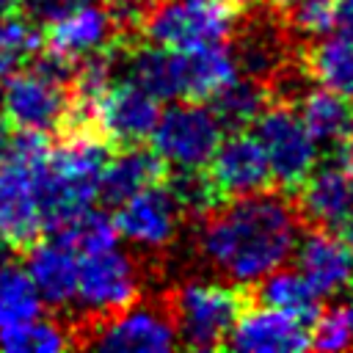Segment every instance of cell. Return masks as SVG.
I'll use <instances>...</instances> for the list:
<instances>
[{
    "mask_svg": "<svg viewBox=\"0 0 353 353\" xmlns=\"http://www.w3.org/2000/svg\"><path fill=\"white\" fill-rule=\"evenodd\" d=\"M298 237L295 207L281 196L259 190L234 196L229 204L204 215L196 245L212 270L245 287L287 265Z\"/></svg>",
    "mask_w": 353,
    "mask_h": 353,
    "instance_id": "6da1fadb",
    "label": "cell"
},
{
    "mask_svg": "<svg viewBox=\"0 0 353 353\" xmlns=\"http://www.w3.org/2000/svg\"><path fill=\"white\" fill-rule=\"evenodd\" d=\"M108 160L105 138L77 127L69 138L47 152L39 174V207L44 229L55 232L99 199V176Z\"/></svg>",
    "mask_w": 353,
    "mask_h": 353,
    "instance_id": "7a4b0ae2",
    "label": "cell"
},
{
    "mask_svg": "<svg viewBox=\"0 0 353 353\" xmlns=\"http://www.w3.org/2000/svg\"><path fill=\"white\" fill-rule=\"evenodd\" d=\"M47 152L50 146L44 132L19 130L11 135L8 154L0 163V243L6 248L30 245L44 229L39 207V174Z\"/></svg>",
    "mask_w": 353,
    "mask_h": 353,
    "instance_id": "3957f363",
    "label": "cell"
},
{
    "mask_svg": "<svg viewBox=\"0 0 353 353\" xmlns=\"http://www.w3.org/2000/svg\"><path fill=\"white\" fill-rule=\"evenodd\" d=\"M243 312V292L234 281L188 279L171 295V323L176 342L190 350H212L226 345V336Z\"/></svg>",
    "mask_w": 353,
    "mask_h": 353,
    "instance_id": "277c9868",
    "label": "cell"
},
{
    "mask_svg": "<svg viewBox=\"0 0 353 353\" xmlns=\"http://www.w3.org/2000/svg\"><path fill=\"white\" fill-rule=\"evenodd\" d=\"M141 28L149 44L190 52L226 41L234 28V8L223 0H160L141 17Z\"/></svg>",
    "mask_w": 353,
    "mask_h": 353,
    "instance_id": "5b68a950",
    "label": "cell"
},
{
    "mask_svg": "<svg viewBox=\"0 0 353 353\" xmlns=\"http://www.w3.org/2000/svg\"><path fill=\"white\" fill-rule=\"evenodd\" d=\"M226 127L212 108L199 99H182L160 110L149 138L152 152L176 171L204 168L221 143Z\"/></svg>",
    "mask_w": 353,
    "mask_h": 353,
    "instance_id": "8992f818",
    "label": "cell"
},
{
    "mask_svg": "<svg viewBox=\"0 0 353 353\" xmlns=\"http://www.w3.org/2000/svg\"><path fill=\"white\" fill-rule=\"evenodd\" d=\"M138 295H141L138 262L119 245L77 256V284L72 301L77 312L105 320L121 312L124 306L135 303Z\"/></svg>",
    "mask_w": 353,
    "mask_h": 353,
    "instance_id": "52a82bcc",
    "label": "cell"
},
{
    "mask_svg": "<svg viewBox=\"0 0 353 353\" xmlns=\"http://www.w3.org/2000/svg\"><path fill=\"white\" fill-rule=\"evenodd\" d=\"M254 138L265 152L273 182L281 188L295 190L320 160V146L292 105H265L254 119Z\"/></svg>",
    "mask_w": 353,
    "mask_h": 353,
    "instance_id": "ba28073f",
    "label": "cell"
},
{
    "mask_svg": "<svg viewBox=\"0 0 353 353\" xmlns=\"http://www.w3.org/2000/svg\"><path fill=\"white\" fill-rule=\"evenodd\" d=\"M0 110L8 124L28 132L58 130L69 116L66 83L39 72L36 66H22L6 80H0Z\"/></svg>",
    "mask_w": 353,
    "mask_h": 353,
    "instance_id": "9c48e42d",
    "label": "cell"
},
{
    "mask_svg": "<svg viewBox=\"0 0 353 353\" xmlns=\"http://www.w3.org/2000/svg\"><path fill=\"white\" fill-rule=\"evenodd\" d=\"M116 207V232L138 251H163L179 234L182 207L163 182L132 193Z\"/></svg>",
    "mask_w": 353,
    "mask_h": 353,
    "instance_id": "30bf717a",
    "label": "cell"
},
{
    "mask_svg": "<svg viewBox=\"0 0 353 353\" xmlns=\"http://www.w3.org/2000/svg\"><path fill=\"white\" fill-rule=\"evenodd\" d=\"M91 345L110 353H168L174 350L176 331L171 317L149 303H130L102 320Z\"/></svg>",
    "mask_w": 353,
    "mask_h": 353,
    "instance_id": "8fae6325",
    "label": "cell"
},
{
    "mask_svg": "<svg viewBox=\"0 0 353 353\" xmlns=\"http://www.w3.org/2000/svg\"><path fill=\"white\" fill-rule=\"evenodd\" d=\"M160 116V99L130 80H113L110 88L91 108V124L110 143L130 146L149 138Z\"/></svg>",
    "mask_w": 353,
    "mask_h": 353,
    "instance_id": "7c38bea8",
    "label": "cell"
},
{
    "mask_svg": "<svg viewBox=\"0 0 353 353\" xmlns=\"http://www.w3.org/2000/svg\"><path fill=\"white\" fill-rule=\"evenodd\" d=\"M204 168L215 182V188L223 193V199L259 193L268 190L273 182L259 141L254 138V132L245 130H234L232 135H223Z\"/></svg>",
    "mask_w": 353,
    "mask_h": 353,
    "instance_id": "4fadbf2b",
    "label": "cell"
},
{
    "mask_svg": "<svg viewBox=\"0 0 353 353\" xmlns=\"http://www.w3.org/2000/svg\"><path fill=\"white\" fill-rule=\"evenodd\" d=\"M226 345L240 353H295L309 347V328L303 320L270 306H254L237 314Z\"/></svg>",
    "mask_w": 353,
    "mask_h": 353,
    "instance_id": "5bb4252c",
    "label": "cell"
},
{
    "mask_svg": "<svg viewBox=\"0 0 353 353\" xmlns=\"http://www.w3.org/2000/svg\"><path fill=\"white\" fill-rule=\"evenodd\" d=\"M295 268L320 298L345 292L353 284V248L331 229H314L295 243Z\"/></svg>",
    "mask_w": 353,
    "mask_h": 353,
    "instance_id": "9a60e30c",
    "label": "cell"
},
{
    "mask_svg": "<svg viewBox=\"0 0 353 353\" xmlns=\"http://www.w3.org/2000/svg\"><path fill=\"white\" fill-rule=\"evenodd\" d=\"M298 207L317 229H342L353 218V171L339 160L314 165L295 188Z\"/></svg>",
    "mask_w": 353,
    "mask_h": 353,
    "instance_id": "2e32d148",
    "label": "cell"
},
{
    "mask_svg": "<svg viewBox=\"0 0 353 353\" xmlns=\"http://www.w3.org/2000/svg\"><path fill=\"white\" fill-rule=\"evenodd\" d=\"M47 28V50L63 55L66 61L77 63L105 47H110L116 19L110 8H102L99 3H77L61 11Z\"/></svg>",
    "mask_w": 353,
    "mask_h": 353,
    "instance_id": "e0dca14e",
    "label": "cell"
},
{
    "mask_svg": "<svg viewBox=\"0 0 353 353\" xmlns=\"http://www.w3.org/2000/svg\"><path fill=\"white\" fill-rule=\"evenodd\" d=\"M77 251L63 243L61 237L50 240H33L25 270L41 298V303L52 309H66L74 301V284H77Z\"/></svg>",
    "mask_w": 353,
    "mask_h": 353,
    "instance_id": "ac0fdd59",
    "label": "cell"
},
{
    "mask_svg": "<svg viewBox=\"0 0 353 353\" xmlns=\"http://www.w3.org/2000/svg\"><path fill=\"white\" fill-rule=\"evenodd\" d=\"M165 163L152 152L141 149L138 143L121 146V152L108 154L99 176V199L108 204H121L132 193L163 182Z\"/></svg>",
    "mask_w": 353,
    "mask_h": 353,
    "instance_id": "d6986e66",
    "label": "cell"
},
{
    "mask_svg": "<svg viewBox=\"0 0 353 353\" xmlns=\"http://www.w3.org/2000/svg\"><path fill=\"white\" fill-rule=\"evenodd\" d=\"M179 69V99H212L226 83H232L240 69L234 52L221 44H207L190 52H176Z\"/></svg>",
    "mask_w": 353,
    "mask_h": 353,
    "instance_id": "ffe728a7",
    "label": "cell"
},
{
    "mask_svg": "<svg viewBox=\"0 0 353 353\" xmlns=\"http://www.w3.org/2000/svg\"><path fill=\"white\" fill-rule=\"evenodd\" d=\"M298 116L317 146H339L353 132V108L328 88H306L298 97Z\"/></svg>",
    "mask_w": 353,
    "mask_h": 353,
    "instance_id": "44dd1931",
    "label": "cell"
},
{
    "mask_svg": "<svg viewBox=\"0 0 353 353\" xmlns=\"http://www.w3.org/2000/svg\"><path fill=\"white\" fill-rule=\"evenodd\" d=\"M306 72L320 85L353 99V33H323L306 52Z\"/></svg>",
    "mask_w": 353,
    "mask_h": 353,
    "instance_id": "7402d4cb",
    "label": "cell"
},
{
    "mask_svg": "<svg viewBox=\"0 0 353 353\" xmlns=\"http://www.w3.org/2000/svg\"><path fill=\"white\" fill-rule=\"evenodd\" d=\"M119 72L154 99H179V69L174 50L157 44L135 47L124 58L119 55Z\"/></svg>",
    "mask_w": 353,
    "mask_h": 353,
    "instance_id": "603a6c76",
    "label": "cell"
},
{
    "mask_svg": "<svg viewBox=\"0 0 353 353\" xmlns=\"http://www.w3.org/2000/svg\"><path fill=\"white\" fill-rule=\"evenodd\" d=\"M259 301L270 309H279L284 314H292L303 323H312V317L320 312V295L317 290L301 276V270L290 268H276L259 281Z\"/></svg>",
    "mask_w": 353,
    "mask_h": 353,
    "instance_id": "cb8c5ba5",
    "label": "cell"
},
{
    "mask_svg": "<svg viewBox=\"0 0 353 353\" xmlns=\"http://www.w3.org/2000/svg\"><path fill=\"white\" fill-rule=\"evenodd\" d=\"M41 306L44 303H41L25 265L0 259V331L39 317Z\"/></svg>",
    "mask_w": 353,
    "mask_h": 353,
    "instance_id": "d4e9b609",
    "label": "cell"
},
{
    "mask_svg": "<svg viewBox=\"0 0 353 353\" xmlns=\"http://www.w3.org/2000/svg\"><path fill=\"white\" fill-rule=\"evenodd\" d=\"M265 105H268V91L262 80L248 74L243 77L237 74L212 97L215 116L221 119L223 127H232V130H245L248 124H254V119L262 113Z\"/></svg>",
    "mask_w": 353,
    "mask_h": 353,
    "instance_id": "484cf974",
    "label": "cell"
},
{
    "mask_svg": "<svg viewBox=\"0 0 353 353\" xmlns=\"http://www.w3.org/2000/svg\"><path fill=\"white\" fill-rule=\"evenodd\" d=\"M69 345H72L69 328L41 314L22 325L0 331V350L6 353H61Z\"/></svg>",
    "mask_w": 353,
    "mask_h": 353,
    "instance_id": "4316f807",
    "label": "cell"
},
{
    "mask_svg": "<svg viewBox=\"0 0 353 353\" xmlns=\"http://www.w3.org/2000/svg\"><path fill=\"white\" fill-rule=\"evenodd\" d=\"M55 237H61L63 243H69L77 254H91V251H102V248H110L116 245L119 240V232H116V223L108 212L97 210V207H88L83 210L80 215H74L72 221H66L61 229L52 232Z\"/></svg>",
    "mask_w": 353,
    "mask_h": 353,
    "instance_id": "83f0119b",
    "label": "cell"
},
{
    "mask_svg": "<svg viewBox=\"0 0 353 353\" xmlns=\"http://www.w3.org/2000/svg\"><path fill=\"white\" fill-rule=\"evenodd\" d=\"M41 50V30L28 17H6L0 22V80L22 69Z\"/></svg>",
    "mask_w": 353,
    "mask_h": 353,
    "instance_id": "f1b7e54d",
    "label": "cell"
},
{
    "mask_svg": "<svg viewBox=\"0 0 353 353\" xmlns=\"http://www.w3.org/2000/svg\"><path fill=\"white\" fill-rule=\"evenodd\" d=\"M168 190L174 193L182 212H190L196 218H204V215H210L212 210H218L223 204V193L215 188V182L210 179V174L204 168L176 171Z\"/></svg>",
    "mask_w": 353,
    "mask_h": 353,
    "instance_id": "f546056e",
    "label": "cell"
},
{
    "mask_svg": "<svg viewBox=\"0 0 353 353\" xmlns=\"http://www.w3.org/2000/svg\"><path fill=\"white\" fill-rule=\"evenodd\" d=\"M234 61L237 69H243V74L265 80L270 72L279 69V39L270 36L268 30H256L240 41Z\"/></svg>",
    "mask_w": 353,
    "mask_h": 353,
    "instance_id": "4dcf8cb0",
    "label": "cell"
},
{
    "mask_svg": "<svg viewBox=\"0 0 353 353\" xmlns=\"http://www.w3.org/2000/svg\"><path fill=\"white\" fill-rule=\"evenodd\" d=\"M353 345L350 336V325H347V314L339 306H328L312 317V328H309V347L317 350H345Z\"/></svg>",
    "mask_w": 353,
    "mask_h": 353,
    "instance_id": "1f68e13d",
    "label": "cell"
},
{
    "mask_svg": "<svg viewBox=\"0 0 353 353\" xmlns=\"http://www.w3.org/2000/svg\"><path fill=\"white\" fill-rule=\"evenodd\" d=\"M290 22L303 36H323L336 28V0H292Z\"/></svg>",
    "mask_w": 353,
    "mask_h": 353,
    "instance_id": "d6a6232c",
    "label": "cell"
},
{
    "mask_svg": "<svg viewBox=\"0 0 353 353\" xmlns=\"http://www.w3.org/2000/svg\"><path fill=\"white\" fill-rule=\"evenodd\" d=\"M336 25L353 33V0H336Z\"/></svg>",
    "mask_w": 353,
    "mask_h": 353,
    "instance_id": "836d02e7",
    "label": "cell"
},
{
    "mask_svg": "<svg viewBox=\"0 0 353 353\" xmlns=\"http://www.w3.org/2000/svg\"><path fill=\"white\" fill-rule=\"evenodd\" d=\"M8 143H11V132H8V121L0 116V163L8 154Z\"/></svg>",
    "mask_w": 353,
    "mask_h": 353,
    "instance_id": "e575fe53",
    "label": "cell"
},
{
    "mask_svg": "<svg viewBox=\"0 0 353 353\" xmlns=\"http://www.w3.org/2000/svg\"><path fill=\"white\" fill-rule=\"evenodd\" d=\"M17 6H19V0H0V17L14 14V11H17Z\"/></svg>",
    "mask_w": 353,
    "mask_h": 353,
    "instance_id": "d590c367",
    "label": "cell"
},
{
    "mask_svg": "<svg viewBox=\"0 0 353 353\" xmlns=\"http://www.w3.org/2000/svg\"><path fill=\"white\" fill-rule=\"evenodd\" d=\"M353 287V284H350ZM345 309V314H347V325H350V336H353V290H350V295H347V303L342 306Z\"/></svg>",
    "mask_w": 353,
    "mask_h": 353,
    "instance_id": "8d00e7d4",
    "label": "cell"
},
{
    "mask_svg": "<svg viewBox=\"0 0 353 353\" xmlns=\"http://www.w3.org/2000/svg\"><path fill=\"white\" fill-rule=\"evenodd\" d=\"M339 232L345 234V243H347V245L353 248V218H350V221H347V223H345V226H342Z\"/></svg>",
    "mask_w": 353,
    "mask_h": 353,
    "instance_id": "74e56055",
    "label": "cell"
},
{
    "mask_svg": "<svg viewBox=\"0 0 353 353\" xmlns=\"http://www.w3.org/2000/svg\"><path fill=\"white\" fill-rule=\"evenodd\" d=\"M223 3H229L232 8H245V6H251V0H223Z\"/></svg>",
    "mask_w": 353,
    "mask_h": 353,
    "instance_id": "f35d334b",
    "label": "cell"
},
{
    "mask_svg": "<svg viewBox=\"0 0 353 353\" xmlns=\"http://www.w3.org/2000/svg\"><path fill=\"white\" fill-rule=\"evenodd\" d=\"M63 8H69V6H77V3H97V0H58Z\"/></svg>",
    "mask_w": 353,
    "mask_h": 353,
    "instance_id": "ab89813d",
    "label": "cell"
},
{
    "mask_svg": "<svg viewBox=\"0 0 353 353\" xmlns=\"http://www.w3.org/2000/svg\"><path fill=\"white\" fill-rule=\"evenodd\" d=\"M268 3H270V6H276V8H287L292 0H268Z\"/></svg>",
    "mask_w": 353,
    "mask_h": 353,
    "instance_id": "60d3db41",
    "label": "cell"
}]
</instances>
